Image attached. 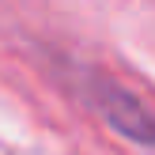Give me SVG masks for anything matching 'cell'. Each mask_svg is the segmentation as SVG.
Instances as JSON below:
<instances>
[{"label":"cell","mask_w":155,"mask_h":155,"mask_svg":"<svg viewBox=\"0 0 155 155\" xmlns=\"http://www.w3.org/2000/svg\"><path fill=\"white\" fill-rule=\"evenodd\" d=\"M91 102L102 114V121L110 129H117L121 136H129L136 144H155V117L133 91L117 87V83H98Z\"/></svg>","instance_id":"1"}]
</instances>
